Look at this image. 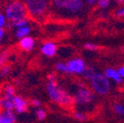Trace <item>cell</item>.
Masks as SVG:
<instances>
[{"label": "cell", "instance_id": "1", "mask_svg": "<svg viewBox=\"0 0 124 123\" xmlns=\"http://www.w3.org/2000/svg\"><path fill=\"white\" fill-rule=\"evenodd\" d=\"M46 91H47L50 100L58 104L69 105L74 101L73 98L69 94H67L65 91L62 90L56 82H48L46 85Z\"/></svg>", "mask_w": 124, "mask_h": 123}, {"label": "cell", "instance_id": "2", "mask_svg": "<svg viewBox=\"0 0 124 123\" xmlns=\"http://www.w3.org/2000/svg\"><path fill=\"white\" fill-rule=\"evenodd\" d=\"M4 15L8 22L14 23L16 21L28 18V12L25 2L22 1H12L5 7Z\"/></svg>", "mask_w": 124, "mask_h": 123}, {"label": "cell", "instance_id": "3", "mask_svg": "<svg viewBox=\"0 0 124 123\" xmlns=\"http://www.w3.org/2000/svg\"><path fill=\"white\" fill-rule=\"evenodd\" d=\"M25 5L28 14L36 20L43 19L48 10V2L45 0H28Z\"/></svg>", "mask_w": 124, "mask_h": 123}, {"label": "cell", "instance_id": "4", "mask_svg": "<svg viewBox=\"0 0 124 123\" xmlns=\"http://www.w3.org/2000/svg\"><path fill=\"white\" fill-rule=\"evenodd\" d=\"M90 82L93 90L98 95L105 96L110 92V82L104 74L96 73Z\"/></svg>", "mask_w": 124, "mask_h": 123}, {"label": "cell", "instance_id": "5", "mask_svg": "<svg viewBox=\"0 0 124 123\" xmlns=\"http://www.w3.org/2000/svg\"><path fill=\"white\" fill-rule=\"evenodd\" d=\"M84 1L82 0H54L52 5L58 10H64L71 14H78L84 8Z\"/></svg>", "mask_w": 124, "mask_h": 123}, {"label": "cell", "instance_id": "6", "mask_svg": "<svg viewBox=\"0 0 124 123\" xmlns=\"http://www.w3.org/2000/svg\"><path fill=\"white\" fill-rule=\"evenodd\" d=\"M94 100H95L94 93H92V91L84 87H82L81 89L77 91L75 99H74V101L78 105H86Z\"/></svg>", "mask_w": 124, "mask_h": 123}, {"label": "cell", "instance_id": "7", "mask_svg": "<svg viewBox=\"0 0 124 123\" xmlns=\"http://www.w3.org/2000/svg\"><path fill=\"white\" fill-rule=\"evenodd\" d=\"M67 65V73L70 74H83L86 69L85 61L82 58H72L66 63Z\"/></svg>", "mask_w": 124, "mask_h": 123}, {"label": "cell", "instance_id": "8", "mask_svg": "<svg viewBox=\"0 0 124 123\" xmlns=\"http://www.w3.org/2000/svg\"><path fill=\"white\" fill-rule=\"evenodd\" d=\"M14 101V111L17 113H24L28 110L29 107V101L21 97V96H15L13 99Z\"/></svg>", "mask_w": 124, "mask_h": 123}, {"label": "cell", "instance_id": "9", "mask_svg": "<svg viewBox=\"0 0 124 123\" xmlns=\"http://www.w3.org/2000/svg\"><path fill=\"white\" fill-rule=\"evenodd\" d=\"M40 51L45 56L53 57L57 52V45L53 41H46V42L42 43L41 47H40Z\"/></svg>", "mask_w": 124, "mask_h": 123}, {"label": "cell", "instance_id": "10", "mask_svg": "<svg viewBox=\"0 0 124 123\" xmlns=\"http://www.w3.org/2000/svg\"><path fill=\"white\" fill-rule=\"evenodd\" d=\"M35 45H36V40L31 36L19 40V47L24 51H32L35 48Z\"/></svg>", "mask_w": 124, "mask_h": 123}, {"label": "cell", "instance_id": "11", "mask_svg": "<svg viewBox=\"0 0 124 123\" xmlns=\"http://www.w3.org/2000/svg\"><path fill=\"white\" fill-rule=\"evenodd\" d=\"M104 75L109 81H113L116 84H121L123 81V79L120 77L118 71L114 68H111V67H108L104 70Z\"/></svg>", "mask_w": 124, "mask_h": 123}, {"label": "cell", "instance_id": "12", "mask_svg": "<svg viewBox=\"0 0 124 123\" xmlns=\"http://www.w3.org/2000/svg\"><path fill=\"white\" fill-rule=\"evenodd\" d=\"M17 117L14 111L1 110L0 111V123H16Z\"/></svg>", "mask_w": 124, "mask_h": 123}, {"label": "cell", "instance_id": "13", "mask_svg": "<svg viewBox=\"0 0 124 123\" xmlns=\"http://www.w3.org/2000/svg\"><path fill=\"white\" fill-rule=\"evenodd\" d=\"M31 32H32V28L30 26H26V27H23V28H20L18 30L15 31V37L19 39H22V38H25L27 37L30 36Z\"/></svg>", "mask_w": 124, "mask_h": 123}, {"label": "cell", "instance_id": "14", "mask_svg": "<svg viewBox=\"0 0 124 123\" xmlns=\"http://www.w3.org/2000/svg\"><path fill=\"white\" fill-rule=\"evenodd\" d=\"M2 99H14L15 88L11 85H5L2 90Z\"/></svg>", "mask_w": 124, "mask_h": 123}, {"label": "cell", "instance_id": "15", "mask_svg": "<svg viewBox=\"0 0 124 123\" xmlns=\"http://www.w3.org/2000/svg\"><path fill=\"white\" fill-rule=\"evenodd\" d=\"M3 109L8 111H14L13 99H3Z\"/></svg>", "mask_w": 124, "mask_h": 123}, {"label": "cell", "instance_id": "16", "mask_svg": "<svg viewBox=\"0 0 124 123\" xmlns=\"http://www.w3.org/2000/svg\"><path fill=\"white\" fill-rule=\"evenodd\" d=\"M28 24H29V19H28V18H25V19H22V20H19V21L14 22V23H11V26H12L15 30H18V29H20V28L29 26Z\"/></svg>", "mask_w": 124, "mask_h": 123}, {"label": "cell", "instance_id": "17", "mask_svg": "<svg viewBox=\"0 0 124 123\" xmlns=\"http://www.w3.org/2000/svg\"><path fill=\"white\" fill-rule=\"evenodd\" d=\"M96 74V72L94 71V69H93L92 67H87L86 66V69H85V71L83 72V76H84V78L86 79V80H89V81H91L92 80V78L94 77V75Z\"/></svg>", "mask_w": 124, "mask_h": 123}, {"label": "cell", "instance_id": "18", "mask_svg": "<svg viewBox=\"0 0 124 123\" xmlns=\"http://www.w3.org/2000/svg\"><path fill=\"white\" fill-rule=\"evenodd\" d=\"M113 110L116 114L120 116H124V103H114Z\"/></svg>", "mask_w": 124, "mask_h": 123}, {"label": "cell", "instance_id": "19", "mask_svg": "<svg viewBox=\"0 0 124 123\" xmlns=\"http://www.w3.org/2000/svg\"><path fill=\"white\" fill-rule=\"evenodd\" d=\"M36 116H37V118L39 120H43L46 117V111L43 108H40V107H39V108H37V110H36Z\"/></svg>", "mask_w": 124, "mask_h": 123}, {"label": "cell", "instance_id": "20", "mask_svg": "<svg viewBox=\"0 0 124 123\" xmlns=\"http://www.w3.org/2000/svg\"><path fill=\"white\" fill-rule=\"evenodd\" d=\"M97 4L101 9H106L111 4V1L110 0H98Z\"/></svg>", "mask_w": 124, "mask_h": 123}, {"label": "cell", "instance_id": "21", "mask_svg": "<svg viewBox=\"0 0 124 123\" xmlns=\"http://www.w3.org/2000/svg\"><path fill=\"white\" fill-rule=\"evenodd\" d=\"M55 69L58 72H62V73H67V65L66 63H62V62H58L55 65Z\"/></svg>", "mask_w": 124, "mask_h": 123}, {"label": "cell", "instance_id": "22", "mask_svg": "<svg viewBox=\"0 0 124 123\" xmlns=\"http://www.w3.org/2000/svg\"><path fill=\"white\" fill-rule=\"evenodd\" d=\"M11 71V67L9 65H3L0 69V77H6Z\"/></svg>", "mask_w": 124, "mask_h": 123}, {"label": "cell", "instance_id": "23", "mask_svg": "<svg viewBox=\"0 0 124 123\" xmlns=\"http://www.w3.org/2000/svg\"><path fill=\"white\" fill-rule=\"evenodd\" d=\"M7 23H8V21H7L6 17H5L4 13L0 12V29H4L6 26H8Z\"/></svg>", "mask_w": 124, "mask_h": 123}, {"label": "cell", "instance_id": "24", "mask_svg": "<svg viewBox=\"0 0 124 123\" xmlns=\"http://www.w3.org/2000/svg\"><path fill=\"white\" fill-rule=\"evenodd\" d=\"M84 47H85L86 49H88V50H91V51L97 50V49L99 48L98 45L95 44V43H93V42H87V43H85V44H84Z\"/></svg>", "mask_w": 124, "mask_h": 123}, {"label": "cell", "instance_id": "25", "mask_svg": "<svg viewBox=\"0 0 124 123\" xmlns=\"http://www.w3.org/2000/svg\"><path fill=\"white\" fill-rule=\"evenodd\" d=\"M74 117L77 119V120H79V121H85L87 119V116L85 113L83 112H80V111H77L74 113Z\"/></svg>", "mask_w": 124, "mask_h": 123}, {"label": "cell", "instance_id": "26", "mask_svg": "<svg viewBox=\"0 0 124 123\" xmlns=\"http://www.w3.org/2000/svg\"><path fill=\"white\" fill-rule=\"evenodd\" d=\"M31 104H32L33 106L37 107V108H39V106L41 105V101L38 99H33L32 100H31Z\"/></svg>", "mask_w": 124, "mask_h": 123}, {"label": "cell", "instance_id": "27", "mask_svg": "<svg viewBox=\"0 0 124 123\" xmlns=\"http://www.w3.org/2000/svg\"><path fill=\"white\" fill-rule=\"evenodd\" d=\"M115 15L117 17H120V18H124V6L120 7L116 12H115Z\"/></svg>", "mask_w": 124, "mask_h": 123}, {"label": "cell", "instance_id": "28", "mask_svg": "<svg viewBox=\"0 0 124 123\" xmlns=\"http://www.w3.org/2000/svg\"><path fill=\"white\" fill-rule=\"evenodd\" d=\"M48 82H56V75L53 74V73H50L48 74Z\"/></svg>", "mask_w": 124, "mask_h": 123}, {"label": "cell", "instance_id": "29", "mask_svg": "<svg viewBox=\"0 0 124 123\" xmlns=\"http://www.w3.org/2000/svg\"><path fill=\"white\" fill-rule=\"evenodd\" d=\"M117 71H118V73H119V75H120L121 78L124 79V66H120V67L117 69Z\"/></svg>", "mask_w": 124, "mask_h": 123}, {"label": "cell", "instance_id": "30", "mask_svg": "<svg viewBox=\"0 0 124 123\" xmlns=\"http://www.w3.org/2000/svg\"><path fill=\"white\" fill-rule=\"evenodd\" d=\"M97 2H98V0H87V1H86V3L89 4L90 6H93V5L97 4Z\"/></svg>", "mask_w": 124, "mask_h": 123}, {"label": "cell", "instance_id": "31", "mask_svg": "<svg viewBox=\"0 0 124 123\" xmlns=\"http://www.w3.org/2000/svg\"><path fill=\"white\" fill-rule=\"evenodd\" d=\"M4 35H5L4 29H0V42L2 41V39H3V38H4Z\"/></svg>", "mask_w": 124, "mask_h": 123}, {"label": "cell", "instance_id": "32", "mask_svg": "<svg viewBox=\"0 0 124 123\" xmlns=\"http://www.w3.org/2000/svg\"><path fill=\"white\" fill-rule=\"evenodd\" d=\"M1 108H3V99L1 96H0V109Z\"/></svg>", "mask_w": 124, "mask_h": 123}, {"label": "cell", "instance_id": "33", "mask_svg": "<svg viewBox=\"0 0 124 123\" xmlns=\"http://www.w3.org/2000/svg\"><path fill=\"white\" fill-rule=\"evenodd\" d=\"M2 63H1V56H0V65H1Z\"/></svg>", "mask_w": 124, "mask_h": 123}]
</instances>
